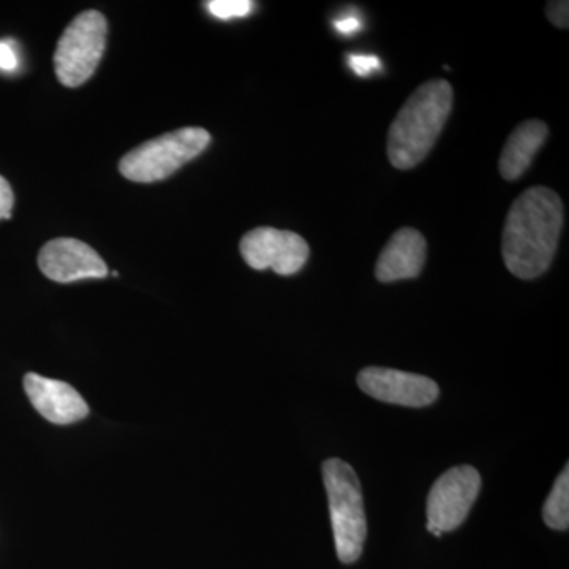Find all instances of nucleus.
Returning <instances> with one entry per match:
<instances>
[{"instance_id":"obj_1","label":"nucleus","mask_w":569,"mask_h":569,"mask_svg":"<svg viewBox=\"0 0 569 569\" xmlns=\"http://www.w3.org/2000/svg\"><path fill=\"white\" fill-rule=\"evenodd\" d=\"M563 228V204L548 187H531L516 198L503 228L501 253L512 276L531 280L548 271Z\"/></svg>"},{"instance_id":"obj_13","label":"nucleus","mask_w":569,"mask_h":569,"mask_svg":"<svg viewBox=\"0 0 569 569\" xmlns=\"http://www.w3.org/2000/svg\"><path fill=\"white\" fill-rule=\"evenodd\" d=\"M546 526L567 531L569 527V467H565L542 509Z\"/></svg>"},{"instance_id":"obj_2","label":"nucleus","mask_w":569,"mask_h":569,"mask_svg":"<svg viewBox=\"0 0 569 569\" xmlns=\"http://www.w3.org/2000/svg\"><path fill=\"white\" fill-rule=\"evenodd\" d=\"M452 110L447 80H430L408 97L388 134V157L397 170H411L432 151Z\"/></svg>"},{"instance_id":"obj_9","label":"nucleus","mask_w":569,"mask_h":569,"mask_svg":"<svg viewBox=\"0 0 569 569\" xmlns=\"http://www.w3.org/2000/svg\"><path fill=\"white\" fill-rule=\"evenodd\" d=\"M39 268L48 279L59 283L108 276L102 257L86 242L73 238L54 239L41 247Z\"/></svg>"},{"instance_id":"obj_10","label":"nucleus","mask_w":569,"mask_h":569,"mask_svg":"<svg viewBox=\"0 0 569 569\" xmlns=\"http://www.w3.org/2000/svg\"><path fill=\"white\" fill-rule=\"evenodd\" d=\"M24 389L33 408L52 425H73L88 417V403L69 383L28 373L24 377Z\"/></svg>"},{"instance_id":"obj_6","label":"nucleus","mask_w":569,"mask_h":569,"mask_svg":"<svg viewBox=\"0 0 569 569\" xmlns=\"http://www.w3.org/2000/svg\"><path fill=\"white\" fill-rule=\"evenodd\" d=\"M481 489V475L471 466L452 467L437 479L427 498V530L440 538L459 529Z\"/></svg>"},{"instance_id":"obj_12","label":"nucleus","mask_w":569,"mask_h":569,"mask_svg":"<svg viewBox=\"0 0 569 569\" xmlns=\"http://www.w3.org/2000/svg\"><path fill=\"white\" fill-rule=\"evenodd\" d=\"M548 134V126L539 119H530L516 127L498 160V170L503 179L516 181L526 173Z\"/></svg>"},{"instance_id":"obj_4","label":"nucleus","mask_w":569,"mask_h":569,"mask_svg":"<svg viewBox=\"0 0 569 569\" xmlns=\"http://www.w3.org/2000/svg\"><path fill=\"white\" fill-rule=\"evenodd\" d=\"M209 142H211V133L198 127H187V129L164 133L123 156L119 170L129 181L142 183L163 181L168 176L174 174L182 164L200 156L208 148Z\"/></svg>"},{"instance_id":"obj_5","label":"nucleus","mask_w":569,"mask_h":569,"mask_svg":"<svg viewBox=\"0 0 569 569\" xmlns=\"http://www.w3.org/2000/svg\"><path fill=\"white\" fill-rule=\"evenodd\" d=\"M107 20L97 10L71 21L54 52L56 74L63 86L78 88L96 73L107 47Z\"/></svg>"},{"instance_id":"obj_19","label":"nucleus","mask_w":569,"mask_h":569,"mask_svg":"<svg viewBox=\"0 0 569 569\" xmlns=\"http://www.w3.org/2000/svg\"><path fill=\"white\" fill-rule=\"evenodd\" d=\"M18 59L13 48L6 41H0V69L11 71L17 69Z\"/></svg>"},{"instance_id":"obj_8","label":"nucleus","mask_w":569,"mask_h":569,"mask_svg":"<svg viewBox=\"0 0 569 569\" xmlns=\"http://www.w3.org/2000/svg\"><path fill=\"white\" fill-rule=\"evenodd\" d=\"M358 385L367 396L402 407H427L436 402L440 395L438 385L430 378L387 367H367L361 370Z\"/></svg>"},{"instance_id":"obj_18","label":"nucleus","mask_w":569,"mask_h":569,"mask_svg":"<svg viewBox=\"0 0 569 569\" xmlns=\"http://www.w3.org/2000/svg\"><path fill=\"white\" fill-rule=\"evenodd\" d=\"M335 28L342 36H353L359 29H362V22L358 17L348 14V17L339 18V20L335 21Z\"/></svg>"},{"instance_id":"obj_11","label":"nucleus","mask_w":569,"mask_h":569,"mask_svg":"<svg viewBox=\"0 0 569 569\" xmlns=\"http://www.w3.org/2000/svg\"><path fill=\"white\" fill-rule=\"evenodd\" d=\"M427 242L415 228L396 231L378 257L376 277L378 282L415 279L421 274L426 263Z\"/></svg>"},{"instance_id":"obj_15","label":"nucleus","mask_w":569,"mask_h":569,"mask_svg":"<svg viewBox=\"0 0 569 569\" xmlns=\"http://www.w3.org/2000/svg\"><path fill=\"white\" fill-rule=\"evenodd\" d=\"M348 66L358 77H369L373 71L381 70V61L377 56L350 54Z\"/></svg>"},{"instance_id":"obj_7","label":"nucleus","mask_w":569,"mask_h":569,"mask_svg":"<svg viewBox=\"0 0 569 569\" xmlns=\"http://www.w3.org/2000/svg\"><path fill=\"white\" fill-rule=\"evenodd\" d=\"M242 258L257 271L272 269L279 276H293L309 260L310 249L306 239L293 231L271 227L254 228L241 239Z\"/></svg>"},{"instance_id":"obj_3","label":"nucleus","mask_w":569,"mask_h":569,"mask_svg":"<svg viewBox=\"0 0 569 569\" xmlns=\"http://www.w3.org/2000/svg\"><path fill=\"white\" fill-rule=\"evenodd\" d=\"M323 481L331 511L337 557L342 563H355L361 557L367 537L361 482L353 467L342 459L326 460Z\"/></svg>"},{"instance_id":"obj_14","label":"nucleus","mask_w":569,"mask_h":569,"mask_svg":"<svg viewBox=\"0 0 569 569\" xmlns=\"http://www.w3.org/2000/svg\"><path fill=\"white\" fill-rule=\"evenodd\" d=\"M209 13L219 20L228 21L233 18H244L253 9V3L250 0H211L206 3Z\"/></svg>"},{"instance_id":"obj_16","label":"nucleus","mask_w":569,"mask_h":569,"mask_svg":"<svg viewBox=\"0 0 569 569\" xmlns=\"http://www.w3.org/2000/svg\"><path fill=\"white\" fill-rule=\"evenodd\" d=\"M546 14H548V20L552 22L553 26H557V28H569V2H567V0L548 2V6H546Z\"/></svg>"},{"instance_id":"obj_17","label":"nucleus","mask_w":569,"mask_h":569,"mask_svg":"<svg viewBox=\"0 0 569 569\" xmlns=\"http://www.w3.org/2000/svg\"><path fill=\"white\" fill-rule=\"evenodd\" d=\"M13 201V190H11L9 181L0 176V220L10 219Z\"/></svg>"}]
</instances>
